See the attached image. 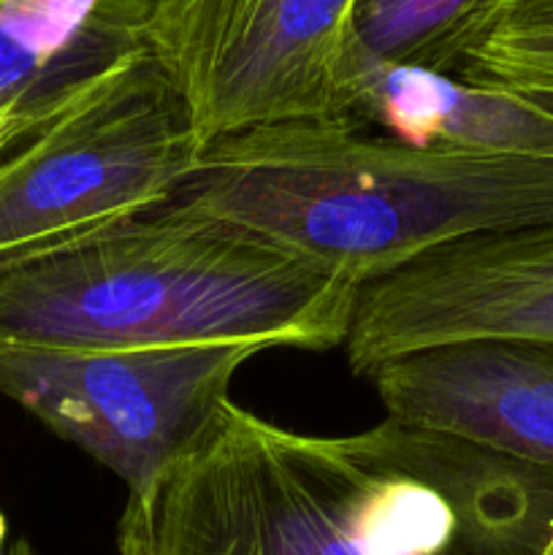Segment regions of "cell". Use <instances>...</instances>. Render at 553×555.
<instances>
[{
    "mask_svg": "<svg viewBox=\"0 0 553 555\" xmlns=\"http://www.w3.org/2000/svg\"><path fill=\"white\" fill-rule=\"evenodd\" d=\"M171 206L363 285L461 238L551 225L553 160L309 119L206 144Z\"/></svg>",
    "mask_w": 553,
    "mask_h": 555,
    "instance_id": "7a4b0ae2",
    "label": "cell"
},
{
    "mask_svg": "<svg viewBox=\"0 0 553 555\" xmlns=\"http://www.w3.org/2000/svg\"><path fill=\"white\" fill-rule=\"evenodd\" d=\"M483 339L553 341V222L461 238L363 282L342 347L366 377L407 352Z\"/></svg>",
    "mask_w": 553,
    "mask_h": 555,
    "instance_id": "52a82bcc",
    "label": "cell"
},
{
    "mask_svg": "<svg viewBox=\"0 0 553 555\" xmlns=\"http://www.w3.org/2000/svg\"><path fill=\"white\" fill-rule=\"evenodd\" d=\"M0 555H41L30 540L11 534V526L3 513H0Z\"/></svg>",
    "mask_w": 553,
    "mask_h": 555,
    "instance_id": "5bb4252c",
    "label": "cell"
},
{
    "mask_svg": "<svg viewBox=\"0 0 553 555\" xmlns=\"http://www.w3.org/2000/svg\"><path fill=\"white\" fill-rule=\"evenodd\" d=\"M356 117L412 144L553 160V114L513 92L363 52Z\"/></svg>",
    "mask_w": 553,
    "mask_h": 555,
    "instance_id": "30bf717a",
    "label": "cell"
},
{
    "mask_svg": "<svg viewBox=\"0 0 553 555\" xmlns=\"http://www.w3.org/2000/svg\"><path fill=\"white\" fill-rule=\"evenodd\" d=\"M366 377L388 417L553 472V341L426 347Z\"/></svg>",
    "mask_w": 553,
    "mask_h": 555,
    "instance_id": "ba28073f",
    "label": "cell"
},
{
    "mask_svg": "<svg viewBox=\"0 0 553 555\" xmlns=\"http://www.w3.org/2000/svg\"><path fill=\"white\" fill-rule=\"evenodd\" d=\"M141 0H0V108L54 119L141 52Z\"/></svg>",
    "mask_w": 553,
    "mask_h": 555,
    "instance_id": "9c48e42d",
    "label": "cell"
},
{
    "mask_svg": "<svg viewBox=\"0 0 553 555\" xmlns=\"http://www.w3.org/2000/svg\"><path fill=\"white\" fill-rule=\"evenodd\" d=\"M358 0H144L141 52L201 144L271 125L356 117Z\"/></svg>",
    "mask_w": 553,
    "mask_h": 555,
    "instance_id": "5b68a950",
    "label": "cell"
},
{
    "mask_svg": "<svg viewBox=\"0 0 553 555\" xmlns=\"http://www.w3.org/2000/svg\"><path fill=\"white\" fill-rule=\"evenodd\" d=\"M553 472L385 417L304 434L226 401L117 524V555H542Z\"/></svg>",
    "mask_w": 553,
    "mask_h": 555,
    "instance_id": "6da1fadb",
    "label": "cell"
},
{
    "mask_svg": "<svg viewBox=\"0 0 553 555\" xmlns=\"http://www.w3.org/2000/svg\"><path fill=\"white\" fill-rule=\"evenodd\" d=\"M47 122H52V119L22 112V108H0V157L14 150L22 139H27L38 128H43Z\"/></svg>",
    "mask_w": 553,
    "mask_h": 555,
    "instance_id": "4fadbf2b",
    "label": "cell"
},
{
    "mask_svg": "<svg viewBox=\"0 0 553 555\" xmlns=\"http://www.w3.org/2000/svg\"><path fill=\"white\" fill-rule=\"evenodd\" d=\"M204 152L144 52L0 157V274L173 204Z\"/></svg>",
    "mask_w": 553,
    "mask_h": 555,
    "instance_id": "277c9868",
    "label": "cell"
},
{
    "mask_svg": "<svg viewBox=\"0 0 553 555\" xmlns=\"http://www.w3.org/2000/svg\"><path fill=\"white\" fill-rule=\"evenodd\" d=\"M258 345H0V393L139 493L231 401Z\"/></svg>",
    "mask_w": 553,
    "mask_h": 555,
    "instance_id": "8992f818",
    "label": "cell"
},
{
    "mask_svg": "<svg viewBox=\"0 0 553 555\" xmlns=\"http://www.w3.org/2000/svg\"><path fill=\"white\" fill-rule=\"evenodd\" d=\"M499 0H358L363 52L396 65L453 76L461 52Z\"/></svg>",
    "mask_w": 553,
    "mask_h": 555,
    "instance_id": "8fae6325",
    "label": "cell"
},
{
    "mask_svg": "<svg viewBox=\"0 0 553 555\" xmlns=\"http://www.w3.org/2000/svg\"><path fill=\"white\" fill-rule=\"evenodd\" d=\"M358 282L166 206L0 274V345L342 347Z\"/></svg>",
    "mask_w": 553,
    "mask_h": 555,
    "instance_id": "3957f363",
    "label": "cell"
},
{
    "mask_svg": "<svg viewBox=\"0 0 553 555\" xmlns=\"http://www.w3.org/2000/svg\"><path fill=\"white\" fill-rule=\"evenodd\" d=\"M513 95L526 98V101H531L535 106H540L542 112L553 114V92H513Z\"/></svg>",
    "mask_w": 553,
    "mask_h": 555,
    "instance_id": "9a60e30c",
    "label": "cell"
},
{
    "mask_svg": "<svg viewBox=\"0 0 553 555\" xmlns=\"http://www.w3.org/2000/svg\"><path fill=\"white\" fill-rule=\"evenodd\" d=\"M453 76L502 92H553V0H499Z\"/></svg>",
    "mask_w": 553,
    "mask_h": 555,
    "instance_id": "7c38bea8",
    "label": "cell"
}]
</instances>
